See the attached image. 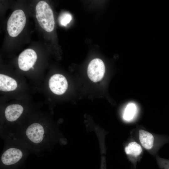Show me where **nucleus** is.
Instances as JSON below:
<instances>
[{
  "instance_id": "nucleus-1",
  "label": "nucleus",
  "mask_w": 169,
  "mask_h": 169,
  "mask_svg": "<svg viewBox=\"0 0 169 169\" xmlns=\"http://www.w3.org/2000/svg\"><path fill=\"white\" fill-rule=\"evenodd\" d=\"M36 17L41 27L45 31L50 32L54 29L55 25L53 11L45 1H40L35 8Z\"/></svg>"
},
{
  "instance_id": "nucleus-2",
  "label": "nucleus",
  "mask_w": 169,
  "mask_h": 169,
  "mask_svg": "<svg viewBox=\"0 0 169 169\" xmlns=\"http://www.w3.org/2000/svg\"><path fill=\"white\" fill-rule=\"evenodd\" d=\"M138 138L140 144L146 150L151 151L154 147L160 148L169 142V136H166L156 137L152 133L143 129H139Z\"/></svg>"
},
{
  "instance_id": "nucleus-3",
  "label": "nucleus",
  "mask_w": 169,
  "mask_h": 169,
  "mask_svg": "<svg viewBox=\"0 0 169 169\" xmlns=\"http://www.w3.org/2000/svg\"><path fill=\"white\" fill-rule=\"evenodd\" d=\"M26 20L22 10L18 9L14 11L7 22V30L9 35L13 37L18 36L24 27Z\"/></svg>"
},
{
  "instance_id": "nucleus-4",
  "label": "nucleus",
  "mask_w": 169,
  "mask_h": 169,
  "mask_svg": "<svg viewBox=\"0 0 169 169\" xmlns=\"http://www.w3.org/2000/svg\"><path fill=\"white\" fill-rule=\"evenodd\" d=\"M47 131L42 125L35 123L30 125L26 129L25 135L28 140L35 145L44 142L47 136Z\"/></svg>"
},
{
  "instance_id": "nucleus-5",
  "label": "nucleus",
  "mask_w": 169,
  "mask_h": 169,
  "mask_svg": "<svg viewBox=\"0 0 169 169\" xmlns=\"http://www.w3.org/2000/svg\"><path fill=\"white\" fill-rule=\"evenodd\" d=\"M105 71V66L103 62L100 59L96 58L93 59L89 64L87 73L90 79L96 82L102 79Z\"/></svg>"
},
{
  "instance_id": "nucleus-6",
  "label": "nucleus",
  "mask_w": 169,
  "mask_h": 169,
  "mask_svg": "<svg viewBox=\"0 0 169 169\" xmlns=\"http://www.w3.org/2000/svg\"><path fill=\"white\" fill-rule=\"evenodd\" d=\"M37 59V55L32 49H28L23 51L19 55L18 63L21 70L27 71L33 67Z\"/></svg>"
},
{
  "instance_id": "nucleus-7",
  "label": "nucleus",
  "mask_w": 169,
  "mask_h": 169,
  "mask_svg": "<svg viewBox=\"0 0 169 169\" xmlns=\"http://www.w3.org/2000/svg\"><path fill=\"white\" fill-rule=\"evenodd\" d=\"M51 90L57 95H61L67 90L68 83L66 78L63 75L56 74L53 75L49 80Z\"/></svg>"
},
{
  "instance_id": "nucleus-8",
  "label": "nucleus",
  "mask_w": 169,
  "mask_h": 169,
  "mask_svg": "<svg viewBox=\"0 0 169 169\" xmlns=\"http://www.w3.org/2000/svg\"><path fill=\"white\" fill-rule=\"evenodd\" d=\"M24 153L20 149L12 147L6 150L2 155L1 160L2 163L7 166L14 164L23 158Z\"/></svg>"
},
{
  "instance_id": "nucleus-9",
  "label": "nucleus",
  "mask_w": 169,
  "mask_h": 169,
  "mask_svg": "<svg viewBox=\"0 0 169 169\" xmlns=\"http://www.w3.org/2000/svg\"><path fill=\"white\" fill-rule=\"evenodd\" d=\"M125 151L129 161L134 167H136L142 154L143 149L141 145L135 141H131L125 147Z\"/></svg>"
},
{
  "instance_id": "nucleus-10",
  "label": "nucleus",
  "mask_w": 169,
  "mask_h": 169,
  "mask_svg": "<svg viewBox=\"0 0 169 169\" xmlns=\"http://www.w3.org/2000/svg\"><path fill=\"white\" fill-rule=\"evenodd\" d=\"M23 107L19 104H12L8 106L5 111L6 119L9 122L17 120L22 114Z\"/></svg>"
},
{
  "instance_id": "nucleus-11",
  "label": "nucleus",
  "mask_w": 169,
  "mask_h": 169,
  "mask_svg": "<svg viewBox=\"0 0 169 169\" xmlns=\"http://www.w3.org/2000/svg\"><path fill=\"white\" fill-rule=\"evenodd\" d=\"M17 87L16 81L13 78L3 74H0V90L7 92L15 90Z\"/></svg>"
},
{
  "instance_id": "nucleus-12",
  "label": "nucleus",
  "mask_w": 169,
  "mask_h": 169,
  "mask_svg": "<svg viewBox=\"0 0 169 169\" xmlns=\"http://www.w3.org/2000/svg\"><path fill=\"white\" fill-rule=\"evenodd\" d=\"M136 110V107L135 104L132 103L128 104L123 113L124 119L127 121L131 120L135 116Z\"/></svg>"
},
{
  "instance_id": "nucleus-13",
  "label": "nucleus",
  "mask_w": 169,
  "mask_h": 169,
  "mask_svg": "<svg viewBox=\"0 0 169 169\" xmlns=\"http://www.w3.org/2000/svg\"><path fill=\"white\" fill-rule=\"evenodd\" d=\"M71 19V15L68 13L65 12L59 16V21L61 25L66 26L70 23Z\"/></svg>"
},
{
  "instance_id": "nucleus-14",
  "label": "nucleus",
  "mask_w": 169,
  "mask_h": 169,
  "mask_svg": "<svg viewBox=\"0 0 169 169\" xmlns=\"http://www.w3.org/2000/svg\"><path fill=\"white\" fill-rule=\"evenodd\" d=\"M156 159L160 169H169V159L163 158L158 156H156Z\"/></svg>"
},
{
  "instance_id": "nucleus-15",
  "label": "nucleus",
  "mask_w": 169,
  "mask_h": 169,
  "mask_svg": "<svg viewBox=\"0 0 169 169\" xmlns=\"http://www.w3.org/2000/svg\"><path fill=\"white\" fill-rule=\"evenodd\" d=\"M134 167V169H135V167ZM135 169H136V168H135Z\"/></svg>"
}]
</instances>
